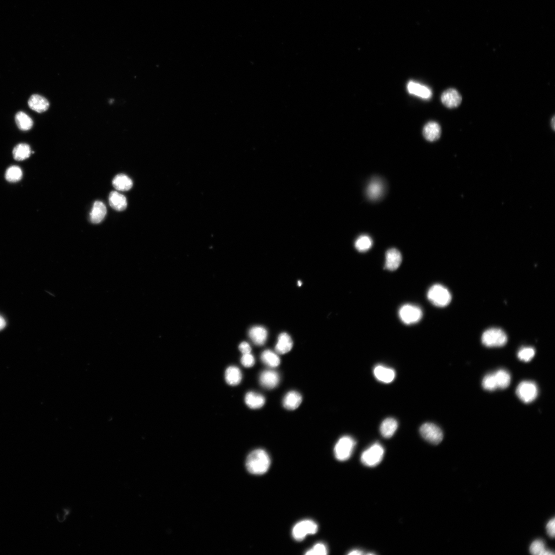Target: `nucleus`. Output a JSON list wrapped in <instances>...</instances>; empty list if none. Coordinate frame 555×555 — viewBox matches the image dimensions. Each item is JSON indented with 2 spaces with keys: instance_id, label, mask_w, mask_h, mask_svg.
<instances>
[{
  "instance_id": "f257e3e1",
  "label": "nucleus",
  "mask_w": 555,
  "mask_h": 555,
  "mask_svg": "<svg viewBox=\"0 0 555 555\" xmlns=\"http://www.w3.org/2000/svg\"><path fill=\"white\" fill-rule=\"evenodd\" d=\"M270 465V459L268 453L263 449H256L247 456L246 466L247 471L256 475L266 473Z\"/></svg>"
},
{
  "instance_id": "f03ea898",
  "label": "nucleus",
  "mask_w": 555,
  "mask_h": 555,
  "mask_svg": "<svg viewBox=\"0 0 555 555\" xmlns=\"http://www.w3.org/2000/svg\"><path fill=\"white\" fill-rule=\"evenodd\" d=\"M428 298L434 306L445 307L451 300V295L448 289L441 285H435L428 291Z\"/></svg>"
},
{
  "instance_id": "7ed1b4c3",
  "label": "nucleus",
  "mask_w": 555,
  "mask_h": 555,
  "mask_svg": "<svg viewBox=\"0 0 555 555\" xmlns=\"http://www.w3.org/2000/svg\"><path fill=\"white\" fill-rule=\"evenodd\" d=\"M356 442L351 437L344 436L337 443L334 448L336 458L340 461L349 459L354 450Z\"/></svg>"
},
{
  "instance_id": "20e7f679",
  "label": "nucleus",
  "mask_w": 555,
  "mask_h": 555,
  "mask_svg": "<svg viewBox=\"0 0 555 555\" xmlns=\"http://www.w3.org/2000/svg\"><path fill=\"white\" fill-rule=\"evenodd\" d=\"M384 453L383 446L375 443L363 453L361 461L366 466L375 467L382 462Z\"/></svg>"
},
{
  "instance_id": "39448f33",
  "label": "nucleus",
  "mask_w": 555,
  "mask_h": 555,
  "mask_svg": "<svg viewBox=\"0 0 555 555\" xmlns=\"http://www.w3.org/2000/svg\"><path fill=\"white\" fill-rule=\"evenodd\" d=\"M507 341V337L504 332L497 328L486 330L482 336L483 344L488 347L502 346Z\"/></svg>"
},
{
  "instance_id": "423d86ee",
  "label": "nucleus",
  "mask_w": 555,
  "mask_h": 555,
  "mask_svg": "<svg viewBox=\"0 0 555 555\" xmlns=\"http://www.w3.org/2000/svg\"><path fill=\"white\" fill-rule=\"evenodd\" d=\"M318 531V526L312 520H305L298 522L292 530L293 538L297 541H301L308 535L316 534Z\"/></svg>"
},
{
  "instance_id": "0eeeda50",
  "label": "nucleus",
  "mask_w": 555,
  "mask_h": 555,
  "mask_svg": "<svg viewBox=\"0 0 555 555\" xmlns=\"http://www.w3.org/2000/svg\"><path fill=\"white\" fill-rule=\"evenodd\" d=\"M399 318L406 324H412L419 322L423 317V312L418 307L406 304L399 311Z\"/></svg>"
},
{
  "instance_id": "6e6552de",
  "label": "nucleus",
  "mask_w": 555,
  "mask_h": 555,
  "mask_svg": "<svg viewBox=\"0 0 555 555\" xmlns=\"http://www.w3.org/2000/svg\"><path fill=\"white\" fill-rule=\"evenodd\" d=\"M420 433L424 439L434 445L440 444L443 439L442 430L433 423L423 424L420 428Z\"/></svg>"
},
{
  "instance_id": "1a4fd4ad",
  "label": "nucleus",
  "mask_w": 555,
  "mask_h": 555,
  "mask_svg": "<svg viewBox=\"0 0 555 555\" xmlns=\"http://www.w3.org/2000/svg\"><path fill=\"white\" fill-rule=\"evenodd\" d=\"M516 394L518 397L525 403L534 401L538 396V389L537 385L531 382H523L517 387Z\"/></svg>"
},
{
  "instance_id": "9d476101",
  "label": "nucleus",
  "mask_w": 555,
  "mask_h": 555,
  "mask_svg": "<svg viewBox=\"0 0 555 555\" xmlns=\"http://www.w3.org/2000/svg\"><path fill=\"white\" fill-rule=\"evenodd\" d=\"M441 102L449 108H454L460 105L462 97L459 92L454 89H449L445 91L441 95Z\"/></svg>"
},
{
  "instance_id": "9b49d317",
  "label": "nucleus",
  "mask_w": 555,
  "mask_h": 555,
  "mask_svg": "<svg viewBox=\"0 0 555 555\" xmlns=\"http://www.w3.org/2000/svg\"><path fill=\"white\" fill-rule=\"evenodd\" d=\"M259 381L260 384L263 387L272 389L278 385L280 376L277 372L273 370H266L260 374Z\"/></svg>"
},
{
  "instance_id": "f8f14e48",
  "label": "nucleus",
  "mask_w": 555,
  "mask_h": 555,
  "mask_svg": "<svg viewBox=\"0 0 555 555\" xmlns=\"http://www.w3.org/2000/svg\"><path fill=\"white\" fill-rule=\"evenodd\" d=\"M407 90L410 94L418 96L424 100L430 99L432 95L431 90L429 87L413 81L408 83Z\"/></svg>"
},
{
  "instance_id": "ddd939ff",
  "label": "nucleus",
  "mask_w": 555,
  "mask_h": 555,
  "mask_svg": "<svg viewBox=\"0 0 555 555\" xmlns=\"http://www.w3.org/2000/svg\"><path fill=\"white\" fill-rule=\"evenodd\" d=\"M401 261L402 257L399 251L396 248H391L386 253L385 267L390 271L396 270L399 267Z\"/></svg>"
},
{
  "instance_id": "4468645a",
  "label": "nucleus",
  "mask_w": 555,
  "mask_h": 555,
  "mask_svg": "<svg viewBox=\"0 0 555 555\" xmlns=\"http://www.w3.org/2000/svg\"><path fill=\"white\" fill-rule=\"evenodd\" d=\"M28 105L31 110L39 113L47 111L50 106L46 98L38 94L32 95L29 98Z\"/></svg>"
},
{
  "instance_id": "2eb2a0df",
  "label": "nucleus",
  "mask_w": 555,
  "mask_h": 555,
  "mask_svg": "<svg viewBox=\"0 0 555 555\" xmlns=\"http://www.w3.org/2000/svg\"><path fill=\"white\" fill-rule=\"evenodd\" d=\"M374 374L377 380L384 383L393 382L396 377V372L393 369L382 366H378L375 368Z\"/></svg>"
},
{
  "instance_id": "dca6fc26",
  "label": "nucleus",
  "mask_w": 555,
  "mask_h": 555,
  "mask_svg": "<svg viewBox=\"0 0 555 555\" xmlns=\"http://www.w3.org/2000/svg\"><path fill=\"white\" fill-rule=\"evenodd\" d=\"M424 137L429 141L438 140L441 135V128L440 125L434 122H430L426 124L423 129Z\"/></svg>"
},
{
  "instance_id": "f3484780",
  "label": "nucleus",
  "mask_w": 555,
  "mask_h": 555,
  "mask_svg": "<svg viewBox=\"0 0 555 555\" xmlns=\"http://www.w3.org/2000/svg\"><path fill=\"white\" fill-rule=\"evenodd\" d=\"M248 334L250 339L257 345H264L267 339V331L263 326H254L250 329Z\"/></svg>"
},
{
  "instance_id": "a211bd4d",
  "label": "nucleus",
  "mask_w": 555,
  "mask_h": 555,
  "mask_svg": "<svg viewBox=\"0 0 555 555\" xmlns=\"http://www.w3.org/2000/svg\"><path fill=\"white\" fill-rule=\"evenodd\" d=\"M383 191V182L378 179H374L368 185L367 194L369 199L376 200L382 197Z\"/></svg>"
},
{
  "instance_id": "6ab92c4d",
  "label": "nucleus",
  "mask_w": 555,
  "mask_h": 555,
  "mask_svg": "<svg viewBox=\"0 0 555 555\" xmlns=\"http://www.w3.org/2000/svg\"><path fill=\"white\" fill-rule=\"evenodd\" d=\"M225 378L228 385L232 386L238 385L242 379L241 370L235 366L227 368L225 373Z\"/></svg>"
},
{
  "instance_id": "aec40b11",
  "label": "nucleus",
  "mask_w": 555,
  "mask_h": 555,
  "mask_svg": "<svg viewBox=\"0 0 555 555\" xmlns=\"http://www.w3.org/2000/svg\"><path fill=\"white\" fill-rule=\"evenodd\" d=\"M106 214L105 205L101 201H96L93 205L90 213V220L94 224L100 223L104 219Z\"/></svg>"
},
{
  "instance_id": "412c9836",
  "label": "nucleus",
  "mask_w": 555,
  "mask_h": 555,
  "mask_svg": "<svg viewBox=\"0 0 555 555\" xmlns=\"http://www.w3.org/2000/svg\"><path fill=\"white\" fill-rule=\"evenodd\" d=\"M302 401V397L300 394L296 391H291L285 396L283 405L287 409L293 410L299 407Z\"/></svg>"
},
{
  "instance_id": "4be33fe9",
  "label": "nucleus",
  "mask_w": 555,
  "mask_h": 555,
  "mask_svg": "<svg viewBox=\"0 0 555 555\" xmlns=\"http://www.w3.org/2000/svg\"><path fill=\"white\" fill-rule=\"evenodd\" d=\"M292 345L291 336L286 333H282L278 337L275 349L278 353L285 354L291 350Z\"/></svg>"
},
{
  "instance_id": "5701e85b",
  "label": "nucleus",
  "mask_w": 555,
  "mask_h": 555,
  "mask_svg": "<svg viewBox=\"0 0 555 555\" xmlns=\"http://www.w3.org/2000/svg\"><path fill=\"white\" fill-rule=\"evenodd\" d=\"M111 208L117 211H123L127 207V199L125 196L116 191H112L108 198Z\"/></svg>"
},
{
  "instance_id": "b1692460",
  "label": "nucleus",
  "mask_w": 555,
  "mask_h": 555,
  "mask_svg": "<svg viewBox=\"0 0 555 555\" xmlns=\"http://www.w3.org/2000/svg\"><path fill=\"white\" fill-rule=\"evenodd\" d=\"M398 427L397 421L393 418H387L381 424L380 431L382 436L388 439L393 437Z\"/></svg>"
},
{
  "instance_id": "393cba45",
  "label": "nucleus",
  "mask_w": 555,
  "mask_h": 555,
  "mask_svg": "<svg viewBox=\"0 0 555 555\" xmlns=\"http://www.w3.org/2000/svg\"><path fill=\"white\" fill-rule=\"evenodd\" d=\"M245 402L247 406L253 409L262 408L265 402V397L260 394L249 392L245 397Z\"/></svg>"
},
{
  "instance_id": "a878e982",
  "label": "nucleus",
  "mask_w": 555,
  "mask_h": 555,
  "mask_svg": "<svg viewBox=\"0 0 555 555\" xmlns=\"http://www.w3.org/2000/svg\"><path fill=\"white\" fill-rule=\"evenodd\" d=\"M114 187L119 191H126L132 189L133 182L128 176L120 174L116 176L112 181Z\"/></svg>"
},
{
  "instance_id": "bb28decb",
  "label": "nucleus",
  "mask_w": 555,
  "mask_h": 555,
  "mask_svg": "<svg viewBox=\"0 0 555 555\" xmlns=\"http://www.w3.org/2000/svg\"><path fill=\"white\" fill-rule=\"evenodd\" d=\"M15 121L18 127L24 132L29 130L33 126V121L26 113L19 112L15 116Z\"/></svg>"
},
{
  "instance_id": "cd10ccee",
  "label": "nucleus",
  "mask_w": 555,
  "mask_h": 555,
  "mask_svg": "<svg viewBox=\"0 0 555 555\" xmlns=\"http://www.w3.org/2000/svg\"><path fill=\"white\" fill-rule=\"evenodd\" d=\"M261 360L270 368H276L280 364V359L277 354L270 350L264 351L261 356Z\"/></svg>"
},
{
  "instance_id": "c85d7f7f",
  "label": "nucleus",
  "mask_w": 555,
  "mask_h": 555,
  "mask_svg": "<svg viewBox=\"0 0 555 555\" xmlns=\"http://www.w3.org/2000/svg\"><path fill=\"white\" fill-rule=\"evenodd\" d=\"M13 154L16 160H24L30 157L31 149L29 146L26 144H20L15 147Z\"/></svg>"
},
{
  "instance_id": "c756f323",
  "label": "nucleus",
  "mask_w": 555,
  "mask_h": 555,
  "mask_svg": "<svg viewBox=\"0 0 555 555\" xmlns=\"http://www.w3.org/2000/svg\"><path fill=\"white\" fill-rule=\"evenodd\" d=\"M498 388L504 389L507 388L510 383V375L504 370H500L494 373Z\"/></svg>"
},
{
  "instance_id": "7c9ffc66",
  "label": "nucleus",
  "mask_w": 555,
  "mask_h": 555,
  "mask_svg": "<svg viewBox=\"0 0 555 555\" xmlns=\"http://www.w3.org/2000/svg\"><path fill=\"white\" fill-rule=\"evenodd\" d=\"M531 554L534 555H553L552 551L546 550L545 544L540 540H537L531 543L529 549Z\"/></svg>"
},
{
  "instance_id": "2f4dec72",
  "label": "nucleus",
  "mask_w": 555,
  "mask_h": 555,
  "mask_svg": "<svg viewBox=\"0 0 555 555\" xmlns=\"http://www.w3.org/2000/svg\"><path fill=\"white\" fill-rule=\"evenodd\" d=\"M373 245L372 238L367 235H363L359 237L355 243V248L358 251L364 252L368 251Z\"/></svg>"
},
{
  "instance_id": "473e14b6",
  "label": "nucleus",
  "mask_w": 555,
  "mask_h": 555,
  "mask_svg": "<svg viewBox=\"0 0 555 555\" xmlns=\"http://www.w3.org/2000/svg\"><path fill=\"white\" fill-rule=\"evenodd\" d=\"M23 171L16 166H11L8 168L5 173L6 179L10 182H17L23 177Z\"/></svg>"
},
{
  "instance_id": "72a5a7b5",
  "label": "nucleus",
  "mask_w": 555,
  "mask_h": 555,
  "mask_svg": "<svg viewBox=\"0 0 555 555\" xmlns=\"http://www.w3.org/2000/svg\"><path fill=\"white\" fill-rule=\"evenodd\" d=\"M482 386L484 389L493 391L498 388L494 374L486 375L482 381Z\"/></svg>"
},
{
  "instance_id": "f704fd0d",
  "label": "nucleus",
  "mask_w": 555,
  "mask_h": 555,
  "mask_svg": "<svg viewBox=\"0 0 555 555\" xmlns=\"http://www.w3.org/2000/svg\"><path fill=\"white\" fill-rule=\"evenodd\" d=\"M535 351L532 347H525L520 350L518 354V358L522 361L528 362L534 357Z\"/></svg>"
},
{
  "instance_id": "c9c22d12",
  "label": "nucleus",
  "mask_w": 555,
  "mask_h": 555,
  "mask_svg": "<svg viewBox=\"0 0 555 555\" xmlns=\"http://www.w3.org/2000/svg\"><path fill=\"white\" fill-rule=\"evenodd\" d=\"M306 554L308 555H326L328 554V550L324 544L318 543L307 551Z\"/></svg>"
},
{
  "instance_id": "e433bc0d",
  "label": "nucleus",
  "mask_w": 555,
  "mask_h": 555,
  "mask_svg": "<svg viewBox=\"0 0 555 555\" xmlns=\"http://www.w3.org/2000/svg\"><path fill=\"white\" fill-rule=\"evenodd\" d=\"M241 362L244 367L250 368L254 366L255 364V358L250 353L243 354L241 359Z\"/></svg>"
},
{
  "instance_id": "4c0bfd02",
  "label": "nucleus",
  "mask_w": 555,
  "mask_h": 555,
  "mask_svg": "<svg viewBox=\"0 0 555 555\" xmlns=\"http://www.w3.org/2000/svg\"><path fill=\"white\" fill-rule=\"evenodd\" d=\"M555 519L553 518L548 522L547 525V530L548 535L550 537L554 538L555 537Z\"/></svg>"
},
{
  "instance_id": "58836bf2",
  "label": "nucleus",
  "mask_w": 555,
  "mask_h": 555,
  "mask_svg": "<svg viewBox=\"0 0 555 555\" xmlns=\"http://www.w3.org/2000/svg\"><path fill=\"white\" fill-rule=\"evenodd\" d=\"M238 349L243 354L250 353L252 351L251 347H250L249 344L246 342H242L239 345Z\"/></svg>"
},
{
  "instance_id": "ea45409f",
  "label": "nucleus",
  "mask_w": 555,
  "mask_h": 555,
  "mask_svg": "<svg viewBox=\"0 0 555 555\" xmlns=\"http://www.w3.org/2000/svg\"><path fill=\"white\" fill-rule=\"evenodd\" d=\"M6 326L5 319L0 316V331L3 330Z\"/></svg>"
},
{
  "instance_id": "a19ab883",
  "label": "nucleus",
  "mask_w": 555,
  "mask_h": 555,
  "mask_svg": "<svg viewBox=\"0 0 555 555\" xmlns=\"http://www.w3.org/2000/svg\"><path fill=\"white\" fill-rule=\"evenodd\" d=\"M348 554L351 555H363V552L362 551H360V550H355L352 551L351 552H350Z\"/></svg>"
},
{
  "instance_id": "79ce46f5",
  "label": "nucleus",
  "mask_w": 555,
  "mask_h": 555,
  "mask_svg": "<svg viewBox=\"0 0 555 555\" xmlns=\"http://www.w3.org/2000/svg\"><path fill=\"white\" fill-rule=\"evenodd\" d=\"M552 126L553 130H555V117L554 116L551 121Z\"/></svg>"
},
{
  "instance_id": "37998d69",
  "label": "nucleus",
  "mask_w": 555,
  "mask_h": 555,
  "mask_svg": "<svg viewBox=\"0 0 555 555\" xmlns=\"http://www.w3.org/2000/svg\"><path fill=\"white\" fill-rule=\"evenodd\" d=\"M298 286H299V287L301 286V285H302V282H301V281H299L298 282Z\"/></svg>"
}]
</instances>
